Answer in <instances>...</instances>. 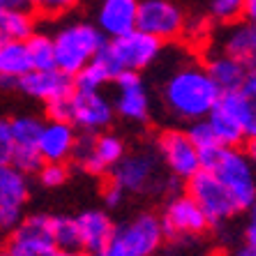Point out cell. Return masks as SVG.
<instances>
[{"mask_svg":"<svg viewBox=\"0 0 256 256\" xmlns=\"http://www.w3.org/2000/svg\"><path fill=\"white\" fill-rule=\"evenodd\" d=\"M222 90L206 67H182L164 86V104L180 120H203L214 108Z\"/></svg>","mask_w":256,"mask_h":256,"instance_id":"6da1fadb","label":"cell"},{"mask_svg":"<svg viewBox=\"0 0 256 256\" xmlns=\"http://www.w3.org/2000/svg\"><path fill=\"white\" fill-rule=\"evenodd\" d=\"M160 51H162L160 40H155V37H150L146 32H141L138 28H134L130 32H125V35L104 42L102 51L95 56L92 62L114 84L116 78L120 74H125V72L138 74L141 70L150 67L157 60Z\"/></svg>","mask_w":256,"mask_h":256,"instance_id":"7a4b0ae2","label":"cell"},{"mask_svg":"<svg viewBox=\"0 0 256 256\" xmlns=\"http://www.w3.org/2000/svg\"><path fill=\"white\" fill-rule=\"evenodd\" d=\"M201 168L208 171L220 185L226 187V192L242 210H247L256 201V171L247 152L240 148L217 146L214 150L201 155Z\"/></svg>","mask_w":256,"mask_h":256,"instance_id":"3957f363","label":"cell"},{"mask_svg":"<svg viewBox=\"0 0 256 256\" xmlns=\"http://www.w3.org/2000/svg\"><path fill=\"white\" fill-rule=\"evenodd\" d=\"M208 125L212 127L217 143L224 148H240L256 127L254 102L240 90L222 92L214 108L208 114Z\"/></svg>","mask_w":256,"mask_h":256,"instance_id":"277c9868","label":"cell"},{"mask_svg":"<svg viewBox=\"0 0 256 256\" xmlns=\"http://www.w3.org/2000/svg\"><path fill=\"white\" fill-rule=\"evenodd\" d=\"M51 37H54L56 51V70H60L72 78L95 60V56L106 42V37L97 30V26L84 24V21L62 26Z\"/></svg>","mask_w":256,"mask_h":256,"instance_id":"5b68a950","label":"cell"},{"mask_svg":"<svg viewBox=\"0 0 256 256\" xmlns=\"http://www.w3.org/2000/svg\"><path fill=\"white\" fill-rule=\"evenodd\" d=\"M164 228L157 214L141 212L122 226H116L111 240L97 256H152L164 242Z\"/></svg>","mask_w":256,"mask_h":256,"instance_id":"8992f818","label":"cell"},{"mask_svg":"<svg viewBox=\"0 0 256 256\" xmlns=\"http://www.w3.org/2000/svg\"><path fill=\"white\" fill-rule=\"evenodd\" d=\"M111 182L125 194H155L166 190V173L157 152L136 150L118 162V166L111 171Z\"/></svg>","mask_w":256,"mask_h":256,"instance_id":"52a82bcc","label":"cell"},{"mask_svg":"<svg viewBox=\"0 0 256 256\" xmlns=\"http://www.w3.org/2000/svg\"><path fill=\"white\" fill-rule=\"evenodd\" d=\"M125 155H127L125 141L120 136H116V134H108V132L78 136L76 150H74L78 166L84 171L92 173V176L111 173Z\"/></svg>","mask_w":256,"mask_h":256,"instance_id":"ba28073f","label":"cell"},{"mask_svg":"<svg viewBox=\"0 0 256 256\" xmlns=\"http://www.w3.org/2000/svg\"><path fill=\"white\" fill-rule=\"evenodd\" d=\"M187 194L198 203V208L208 217L210 224H224L242 212L236 198L226 192V187L220 185L208 171H198L187 180Z\"/></svg>","mask_w":256,"mask_h":256,"instance_id":"9c48e42d","label":"cell"},{"mask_svg":"<svg viewBox=\"0 0 256 256\" xmlns=\"http://www.w3.org/2000/svg\"><path fill=\"white\" fill-rule=\"evenodd\" d=\"M185 12L173 0H138L136 28L162 44L178 40L185 32Z\"/></svg>","mask_w":256,"mask_h":256,"instance_id":"30bf717a","label":"cell"},{"mask_svg":"<svg viewBox=\"0 0 256 256\" xmlns=\"http://www.w3.org/2000/svg\"><path fill=\"white\" fill-rule=\"evenodd\" d=\"M157 157L168 173L178 180H190L201 171V152L194 148L187 132L164 130L157 138Z\"/></svg>","mask_w":256,"mask_h":256,"instance_id":"8fae6325","label":"cell"},{"mask_svg":"<svg viewBox=\"0 0 256 256\" xmlns=\"http://www.w3.org/2000/svg\"><path fill=\"white\" fill-rule=\"evenodd\" d=\"M162 228L168 238H196L210 228L208 217L190 194H178L162 210Z\"/></svg>","mask_w":256,"mask_h":256,"instance_id":"7c38bea8","label":"cell"},{"mask_svg":"<svg viewBox=\"0 0 256 256\" xmlns=\"http://www.w3.org/2000/svg\"><path fill=\"white\" fill-rule=\"evenodd\" d=\"M7 250L14 256H56L58 250L51 238V217L48 214L24 217L21 224L12 231Z\"/></svg>","mask_w":256,"mask_h":256,"instance_id":"4fadbf2b","label":"cell"},{"mask_svg":"<svg viewBox=\"0 0 256 256\" xmlns=\"http://www.w3.org/2000/svg\"><path fill=\"white\" fill-rule=\"evenodd\" d=\"M114 104L102 92H72V116L70 122L84 134H102L114 122Z\"/></svg>","mask_w":256,"mask_h":256,"instance_id":"5bb4252c","label":"cell"},{"mask_svg":"<svg viewBox=\"0 0 256 256\" xmlns=\"http://www.w3.org/2000/svg\"><path fill=\"white\" fill-rule=\"evenodd\" d=\"M42 120L32 118V116H21V118L10 120V130H12L14 138V160L12 166H16L18 171L37 173L42 168V157L37 152V141L42 134Z\"/></svg>","mask_w":256,"mask_h":256,"instance_id":"9a60e30c","label":"cell"},{"mask_svg":"<svg viewBox=\"0 0 256 256\" xmlns=\"http://www.w3.org/2000/svg\"><path fill=\"white\" fill-rule=\"evenodd\" d=\"M16 88L32 100L51 104V102H58L74 92V78L62 74L56 67L54 70H30L26 76L18 78Z\"/></svg>","mask_w":256,"mask_h":256,"instance_id":"2e32d148","label":"cell"},{"mask_svg":"<svg viewBox=\"0 0 256 256\" xmlns=\"http://www.w3.org/2000/svg\"><path fill=\"white\" fill-rule=\"evenodd\" d=\"M76 127L72 122H60V120H48L42 125V134L37 141V152L44 164H65L74 157L76 150Z\"/></svg>","mask_w":256,"mask_h":256,"instance_id":"e0dca14e","label":"cell"},{"mask_svg":"<svg viewBox=\"0 0 256 256\" xmlns=\"http://www.w3.org/2000/svg\"><path fill=\"white\" fill-rule=\"evenodd\" d=\"M118 88L116 97V114H120L125 120L132 122H146L150 118V100L146 84L141 81L138 74L125 72L114 81Z\"/></svg>","mask_w":256,"mask_h":256,"instance_id":"ac0fdd59","label":"cell"},{"mask_svg":"<svg viewBox=\"0 0 256 256\" xmlns=\"http://www.w3.org/2000/svg\"><path fill=\"white\" fill-rule=\"evenodd\" d=\"M138 0H100L97 7V30L114 40L136 28Z\"/></svg>","mask_w":256,"mask_h":256,"instance_id":"d6986e66","label":"cell"},{"mask_svg":"<svg viewBox=\"0 0 256 256\" xmlns=\"http://www.w3.org/2000/svg\"><path fill=\"white\" fill-rule=\"evenodd\" d=\"M74 220H76L81 250L97 256L106 247L111 236H114V231H116L114 220H111L104 210H86V212H81L78 217H74Z\"/></svg>","mask_w":256,"mask_h":256,"instance_id":"ffe728a7","label":"cell"},{"mask_svg":"<svg viewBox=\"0 0 256 256\" xmlns=\"http://www.w3.org/2000/svg\"><path fill=\"white\" fill-rule=\"evenodd\" d=\"M30 72V60L26 51V42L5 40L0 42V86L16 88L18 78Z\"/></svg>","mask_w":256,"mask_h":256,"instance_id":"44dd1931","label":"cell"},{"mask_svg":"<svg viewBox=\"0 0 256 256\" xmlns=\"http://www.w3.org/2000/svg\"><path fill=\"white\" fill-rule=\"evenodd\" d=\"M206 72L210 74L217 88L222 92L226 90H240L247 81V74H250V67L240 62L238 58L233 56H226V54H217L206 62Z\"/></svg>","mask_w":256,"mask_h":256,"instance_id":"7402d4cb","label":"cell"},{"mask_svg":"<svg viewBox=\"0 0 256 256\" xmlns=\"http://www.w3.org/2000/svg\"><path fill=\"white\" fill-rule=\"evenodd\" d=\"M222 54L233 56L240 62L250 67H256V24H236L222 42Z\"/></svg>","mask_w":256,"mask_h":256,"instance_id":"603a6c76","label":"cell"},{"mask_svg":"<svg viewBox=\"0 0 256 256\" xmlns=\"http://www.w3.org/2000/svg\"><path fill=\"white\" fill-rule=\"evenodd\" d=\"M28 176L12 164L0 166V210H24L28 201Z\"/></svg>","mask_w":256,"mask_h":256,"instance_id":"cb8c5ba5","label":"cell"},{"mask_svg":"<svg viewBox=\"0 0 256 256\" xmlns=\"http://www.w3.org/2000/svg\"><path fill=\"white\" fill-rule=\"evenodd\" d=\"M26 51H28L30 70H54L56 67V51L54 37L46 32H32L26 40Z\"/></svg>","mask_w":256,"mask_h":256,"instance_id":"d4e9b609","label":"cell"},{"mask_svg":"<svg viewBox=\"0 0 256 256\" xmlns=\"http://www.w3.org/2000/svg\"><path fill=\"white\" fill-rule=\"evenodd\" d=\"M51 238H54V244L58 252L81 250V240H78V228L74 217H67V214L51 217Z\"/></svg>","mask_w":256,"mask_h":256,"instance_id":"484cf974","label":"cell"},{"mask_svg":"<svg viewBox=\"0 0 256 256\" xmlns=\"http://www.w3.org/2000/svg\"><path fill=\"white\" fill-rule=\"evenodd\" d=\"M35 32V16L32 12H2V35L5 40L26 42Z\"/></svg>","mask_w":256,"mask_h":256,"instance_id":"4316f807","label":"cell"},{"mask_svg":"<svg viewBox=\"0 0 256 256\" xmlns=\"http://www.w3.org/2000/svg\"><path fill=\"white\" fill-rule=\"evenodd\" d=\"M187 136H190V141L194 143V148L201 152V155H206V152H210V150H214L220 143H217V136H214L212 127L208 125V120H194L190 125V130H187Z\"/></svg>","mask_w":256,"mask_h":256,"instance_id":"83f0119b","label":"cell"},{"mask_svg":"<svg viewBox=\"0 0 256 256\" xmlns=\"http://www.w3.org/2000/svg\"><path fill=\"white\" fill-rule=\"evenodd\" d=\"M244 0H212L210 2V12L220 24H236L242 16Z\"/></svg>","mask_w":256,"mask_h":256,"instance_id":"f1b7e54d","label":"cell"},{"mask_svg":"<svg viewBox=\"0 0 256 256\" xmlns=\"http://www.w3.org/2000/svg\"><path fill=\"white\" fill-rule=\"evenodd\" d=\"M81 0H30V10L40 12L42 16H62L72 12Z\"/></svg>","mask_w":256,"mask_h":256,"instance_id":"f546056e","label":"cell"},{"mask_svg":"<svg viewBox=\"0 0 256 256\" xmlns=\"http://www.w3.org/2000/svg\"><path fill=\"white\" fill-rule=\"evenodd\" d=\"M37 173H40V182H42L44 187H48V190L65 185L67 178H70L67 164H42V168Z\"/></svg>","mask_w":256,"mask_h":256,"instance_id":"4dcf8cb0","label":"cell"},{"mask_svg":"<svg viewBox=\"0 0 256 256\" xmlns=\"http://www.w3.org/2000/svg\"><path fill=\"white\" fill-rule=\"evenodd\" d=\"M14 160V138L10 130V120H0V166L12 164Z\"/></svg>","mask_w":256,"mask_h":256,"instance_id":"1f68e13d","label":"cell"},{"mask_svg":"<svg viewBox=\"0 0 256 256\" xmlns=\"http://www.w3.org/2000/svg\"><path fill=\"white\" fill-rule=\"evenodd\" d=\"M46 114H48V120L70 122V116H72V95L70 97H62V100H58V102H51V104H46Z\"/></svg>","mask_w":256,"mask_h":256,"instance_id":"d6a6232c","label":"cell"},{"mask_svg":"<svg viewBox=\"0 0 256 256\" xmlns=\"http://www.w3.org/2000/svg\"><path fill=\"white\" fill-rule=\"evenodd\" d=\"M244 240L247 244L256 247V201L247 208V224H244Z\"/></svg>","mask_w":256,"mask_h":256,"instance_id":"836d02e7","label":"cell"},{"mask_svg":"<svg viewBox=\"0 0 256 256\" xmlns=\"http://www.w3.org/2000/svg\"><path fill=\"white\" fill-rule=\"evenodd\" d=\"M125 192L120 190L118 185H114V182H108L106 190H104V201H106V206H111V208H116V206H120V203L125 201Z\"/></svg>","mask_w":256,"mask_h":256,"instance_id":"e575fe53","label":"cell"},{"mask_svg":"<svg viewBox=\"0 0 256 256\" xmlns=\"http://www.w3.org/2000/svg\"><path fill=\"white\" fill-rule=\"evenodd\" d=\"M0 10L2 12H28L30 0H0Z\"/></svg>","mask_w":256,"mask_h":256,"instance_id":"d590c367","label":"cell"},{"mask_svg":"<svg viewBox=\"0 0 256 256\" xmlns=\"http://www.w3.org/2000/svg\"><path fill=\"white\" fill-rule=\"evenodd\" d=\"M242 92L254 102V106H256V67H252L250 74H247V81H244V86H242Z\"/></svg>","mask_w":256,"mask_h":256,"instance_id":"8d00e7d4","label":"cell"},{"mask_svg":"<svg viewBox=\"0 0 256 256\" xmlns=\"http://www.w3.org/2000/svg\"><path fill=\"white\" fill-rule=\"evenodd\" d=\"M242 16L247 18V24H256V0H244Z\"/></svg>","mask_w":256,"mask_h":256,"instance_id":"74e56055","label":"cell"},{"mask_svg":"<svg viewBox=\"0 0 256 256\" xmlns=\"http://www.w3.org/2000/svg\"><path fill=\"white\" fill-rule=\"evenodd\" d=\"M247 157H250L252 166H254V171H256V127H254V132L250 134V148H247Z\"/></svg>","mask_w":256,"mask_h":256,"instance_id":"f35d334b","label":"cell"},{"mask_svg":"<svg viewBox=\"0 0 256 256\" xmlns=\"http://www.w3.org/2000/svg\"><path fill=\"white\" fill-rule=\"evenodd\" d=\"M236 256H256V247H252V244H244V247H240V250L236 252Z\"/></svg>","mask_w":256,"mask_h":256,"instance_id":"ab89813d","label":"cell"},{"mask_svg":"<svg viewBox=\"0 0 256 256\" xmlns=\"http://www.w3.org/2000/svg\"><path fill=\"white\" fill-rule=\"evenodd\" d=\"M56 256H95V254H90L86 250H74V252H58Z\"/></svg>","mask_w":256,"mask_h":256,"instance_id":"60d3db41","label":"cell"},{"mask_svg":"<svg viewBox=\"0 0 256 256\" xmlns=\"http://www.w3.org/2000/svg\"><path fill=\"white\" fill-rule=\"evenodd\" d=\"M0 42H5V35H2V10H0Z\"/></svg>","mask_w":256,"mask_h":256,"instance_id":"b9f144b4","label":"cell"},{"mask_svg":"<svg viewBox=\"0 0 256 256\" xmlns=\"http://www.w3.org/2000/svg\"><path fill=\"white\" fill-rule=\"evenodd\" d=\"M0 256H14V254H12V252H10V250H7V247H5V250H0Z\"/></svg>","mask_w":256,"mask_h":256,"instance_id":"7bdbcfd3","label":"cell"}]
</instances>
